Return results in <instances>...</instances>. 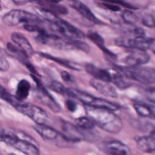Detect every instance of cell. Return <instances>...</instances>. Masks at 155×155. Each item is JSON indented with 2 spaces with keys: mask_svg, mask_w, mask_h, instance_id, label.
<instances>
[{
  "mask_svg": "<svg viewBox=\"0 0 155 155\" xmlns=\"http://www.w3.org/2000/svg\"><path fill=\"white\" fill-rule=\"evenodd\" d=\"M65 105H66L67 108L69 111L71 112H75L77 109V104L76 101H73L72 99L67 100L66 102H65Z\"/></svg>",
  "mask_w": 155,
  "mask_h": 155,
  "instance_id": "33",
  "label": "cell"
},
{
  "mask_svg": "<svg viewBox=\"0 0 155 155\" xmlns=\"http://www.w3.org/2000/svg\"><path fill=\"white\" fill-rule=\"evenodd\" d=\"M101 6H103V7L105 8L108 9V10L113 11V12H120V11L121 10V8L118 5L113 4V3L102 2V3H101Z\"/></svg>",
  "mask_w": 155,
  "mask_h": 155,
  "instance_id": "32",
  "label": "cell"
},
{
  "mask_svg": "<svg viewBox=\"0 0 155 155\" xmlns=\"http://www.w3.org/2000/svg\"><path fill=\"white\" fill-rule=\"evenodd\" d=\"M148 49L151 50L155 54V39L149 38V42H148Z\"/></svg>",
  "mask_w": 155,
  "mask_h": 155,
  "instance_id": "36",
  "label": "cell"
},
{
  "mask_svg": "<svg viewBox=\"0 0 155 155\" xmlns=\"http://www.w3.org/2000/svg\"><path fill=\"white\" fill-rule=\"evenodd\" d=\"M142 93L147 100L155 104V87L151 86V87L142 88Z\"/></svg>",
  "mask_w": 155,
  "mask_h": 155,
  "instance_id": "28",
  "label": "cell"
},
{
  "mask_svg": "<svg viewBox=\"0 0 155 155\" xmlns=\"http://www.w3.org/2000/svg\"><path fill=\"white\" fill-rule=\"evenodd\" d=\"M32 77H33V79L36 83V95L38 100H39L40 102H42V104L46 105L50 110H52L54 113H58V112L60 111V105L56 102L55 100L54 99V98L48 93V92L46 90V89H45V87L42 86V84L40 83V81L38 80L37 77H36V75L32 74Z\"/></svg>",
  "mask_w": 155,
  "mask_h": 155,
  "instance_id": "10",
  "label": "cell"
},
{
  "mask_svg": "<svg viewBox=\"0 0 155 155\" xmlns=\"http://www.w3.org/2000/svg\"><path fill=\"white\" fill-rule=\"evenodd\" d=\"M134 108L136 113L142 117H148L155 119V111L152 107L143 103H135Z\"/></svg>",
  "mask_w": 155,
  "mask_h": 155,
  "instance_id": "22",
  "label": "cell"
},
{
  "mask_svg": "<svg viewBox=\"0 0 155 155\" xmlns=\"http://www.w3.org/2000/svg\"><path fill=\"white\" fill-rule=\"evenodd\" d=\"M5 133V132L0 130V142H3V137H4Z\"/></svg>",
  "mask_w": 155,
  "mask_h": 155,
  "instance_id": "38",
  "label": "cell"
},
{
  "mask_svg": "<svg viewBox=\"0 0 155 155\" xmlns=\"http://www.w3.org/2000/svg\"><path fill=\"white\" fill-rule=\"evenodd\" d=\"M33 129L44 140L46 141L55 140L56 139H58V136L60 135L57 130L45 124H36V126L33 127Z\"/></svg>",
  "mask_w": 155,
  "mask_h": 155,
  "instance_id": "17",
  "label": "cell"
},
{
  "mask_svg": "<svg viewBox=\"0 0 155 155\" xmlns=\"http://www.w3.org/2000/svg\"><path fill=\"white\" fill-rule=\"evenodd\" d=\"M52 3H54V4H58L60 2H61V0H49Z\"/></svg>",
  "mask_w": 155,
  "mask_h": 155,
  "instance_id": "39",
  "label": "cell"
},
{
  "mask_svg": "<svg viewBox=\"0 0 155 155\" xmlns=\"http://www.w3.org/2000/svg\"><path fill=\"white\" fill-rule=\"evenodd\" d=\"M101 1L105 2L113 3V4L118 5L124 6V7L127 8H129V9H136V7H134V6L132 5L129 4V3L126 2L124 1V0H101Z\"/></svg>",
  "mask_w": 155,
  "mask_h": 155,
  "instance_id": "31",
  "label": "cell"
},
{
  "mask_svg": "<svg viewBox=\"0 0 155 155\" xmlns=\"http://www.w3.org/2000/svg\"><path fill=\"white\" fill-rule=\"evenodd\" d=\"M36 39L39 43L58 49L69 50L74 48L71 39L62 38L55 34H48V33H39Z\"/></svg>",
  "mask_w": 155,
  "mask_h": 155,
  "instance_id": "8",
  "label": "cell"
},
{
  "mask_svg": "<svg viewBox=\"0 0 155 155\" xmlns=\"http://www.w3.org/2000/svg\"><path fill=\"white\" fill-rule=\"evenodd\" d=\"M2 22L6 26L13 27L20 24H37L41 22V20L33 13L19 9H14L3 16Z\"/></svg>",
  "mask_w": 155,
  "mask_h": 155,
  "instance_id": "4",
  "label": "cell"
},
{
  "mask_svg": "<svg viewBox=\"0 0 155 155\" xmlns=\"http://www.w3.org/2000/svg\"><path fill=\"white\" fill-rule=\"evenodd\" d=\"M100 150L112 155H127L130 153L128 147L120 141H108L101 144Z\"/></svg>",
  "mask_w": 155,
  "mask_h": 155,
  "instance_id": "11",
  "label": "cell"
},
{
  "mask_svg": "<svg viewBox=\"0 0 155 155\" xmlns=\"http://www.w3.org/2000/svg\"><path fill=\"white\" fill-rule=\"evenodd\" d=\"M24 28L26 30L30 32H37L39 33H47L43 28H41L40 27L37 25L36 24H24Z\"/></svg>",
  "mask_w": 155,
  "mask_h": 155,
  "instance_id": "29",
  "label": "cell"
},
{
  "mask_svg": "<svg viewBox=\"0 0 155 155\" xmlns=\"http://www.w3.org/2000/svg\"><path fill=\"white\" fill-rule=\"evenodd\" d=\"M62 129L64 138L68 141H93L95 139V135L90 133L91 130H83L77 125H74L69 122H64Z\"/></svg>",
  "mask_w": 155,
  "mask_h": 155,
  "instance_id": "7",
  "label": "cell"
},
{
  "mask_svg": "<svg viewBox=\"0 0 155 155\" xmlns=\"http://www.w3.org/2000/svg\"><path fill=\"white\" fill-rule=\"evenodd\" d=\"M14 2L16 5H25L27 4V2H30V0H12Z\"/></svg>",
  "mask_w": 155,
  "mask_h": 155,
  "instance_id": "37",
  "label": "cell"
},
{
  "mask_svg": "<svg viewBox=\"0 0 155 155\" xmlns=\"http://www.w3.org/2000/svg\"><path fill=\"white\" fill-rule=\"evenodd\" d=\"M68 3L70 5L79 12L82 16L84 17L86 19L91 22L96 24H102L101 20L98 19L95 15L92 12V11L88 8L87 5L82 2L80 0H68Z\"/></svg>",
  "mask_w": 155,
  "mask_h": 155,
  "instance_id": "12",
  "label": "cell"
},
{
  "mask_svg": "<svg viewBox=\"0 0 155 155\" xmlns=\"http://www.w3.org/2000/svg\"><path fill=\"white\" fill-rule=\"evenodd\" d=\"M85 68H86V72L89 74H90L91 76H92L95 79L102 80V81L108 82V83L112 82L111 74H110V72H109V71L103 69H100V68H97V67L92 64H86Z\"/></svg>",
  "mask_w": 155,
  "mask_h": 155,
  "instance_id": "16",
  "label": "cell"
},
{
  "mask_svg": "<svg viewBox=\"0 0 155 155\" xmlns=\"http://www.w3.org/2000/svg\"><path fill=\"white\" fill-rule=\"evenodd\" d=\"M76 124L79 127L86 130H92V129H94L95 125L89 117H81L77 118L76 119Z\"/></svg>",
  "mask_w": 155,
  "mask_h": 155,
  "instance_id": "26",
  "label": "cell"
},
{
  "mask_svg": "<svg viewBox=\"0 0 155 155\" xmlns=\"http://www.w3.org/2000/svg\"><path fill=\"white\" fill-rule=\"evenodd\" d=\"M38 54H39V55H40L41 57H43V58H45L48 59V60L53 61L56 62V63L60 64L61 65L66 67V68H69V69L75 70V71H78L79 70V68H78V66H77V64L73 63V62L70 61H68V60L59 58L54 57V56L51 55V54H47V53L38 52Z\"/></svg>",
  "mask_w": 155,
  "mask_h": 155,
  "instance_id": "24",
  "label": "cell"
},
{
  "mask_svg": "<svg viewBox=\"0 0 155 155\" xmlns=\"http://www.w3.org/2000/svg\"><path fill=\"white\" fill-rule=\"evenodd\" d=\"M9 62L2 56H0V71H7L9 69Z\"/></svg>",
  "mask_w": 155,
  "mask_h": 155,
  "instance_id": "35",
  "label": "cell"
},
{
  "mask_svg": "<svg viewBox=\"0 0 155 155\" xmlns=\"http://www.w3.org/2000/svg\"><path fill=\"white\" fill-rule=\"evenodd\" d=\"M136 145L139 151L144 153H155V137L145 136L138 138Z\"/></svg>",
  "mask_w": 155,
  "mask_h": 155,
  "instance_id": "18",
  "label": "cell"
},
{
  "mask_svg": "<svg viewBox=\"0 0 155 155\" xmlns=\"http://www.w3.org/2000/svg\"><path fill=\"white\" fill-rule=\"evenodd\" d=\"M3 142L25 154H39V148L36 145H33L31 142H29V141L25 140V139H19L12 133L5 132L4 137H3Z\"/></svg>",
  "mask_w": 155,
  "mask_h": 155,
  "instance_id": "6",
  "label": "cell"
},
{
  "mask_svg": "<svg viewBox=\"0 0 155 155\" xmlns=\"http://www.w3.org/2000/svg\"><path fill=\"white\" fill-rule=\"evenodd\" d=\"M110 74H111L112 82L120 89H124L132 86V83L128 80L130 79L127 78L119 69L114 70V71L110 72Z\"/></svg>",
  "mask_w": 155,
  "mask_h": 155,
  "instance_id": "19",
  "label": "cell"
},
{
  "mask_svg": "<svg viewBox=\"0 0 155 155\" xmlns=\"http://www.w3.org/2000/svg\"><path fill=\"white\" fill-rule=\"evenodd\" d=\"M6 48L8 51V52L12 54L13 57H15V58L18 59V61L21 62V63L24 64V65L27 63H28V56L24 52V51L21 49L18 45H15L13 44L10 43V42H8L7 45H6Z\"/></svg>",
  "mask_w": 155,
  "mask_h": 155,
  "instance_id": "20",
  "label": "cell"
},
{
  "mask_svg": "<svg viewBox=\"0 0 155 155\" xmlns=\"http://www.w3.org/2000/svg\"><path fill=\"white\" fill-rule=\"evenodd\" d=\"M68 97L79 99L85 105L87 106L104 107V108L110 109V110H114V111L120 109V106L118 104H117V103L107 101V100L104 99V98L92 96V95H89V94L86 93V92H82V91L80 90H74V89H69Z\"/></svg>",
  "mask_w": 155,
  "mask_h": 155,
  "instance_id": "3",
  "label": "cell"
},
{
  "mask_svg": "<svg viewBox=\"0 0 155 155\" xmlns=\"http://www.w3.org/2000/svg\"><path fill=\"white\" fill-rule=\"evenodd\" d=\"M86 113L95 125L112 134H117L124 127L123 121L114 110L104 107L86 105Z\"/></svg>",
  "mask_w": 155,
  "mask_h": 155,
  "instance_id": "1",
  "label": "cell"
},
{
  "mask_svg": "<svg viewBox=\"0 0 155 155\" xmlns=\"http://www.w3.org/2000/svg\"><path fill=\"white\" fill-rule=\"evenodd\" d=\"M51 30L61 33L68 39H83L85 35L83 32L68 21L58 18L54 22L50 23Z\"/></svg>",
  "mask_w": 155,
  "mask_h": 155,
  "instance_id": "9",
  "label": "cell"
},
{
  "mask_svg": "<svg viewBox=\"0 0 155 155\" xmlns=\"http://www.w3.org/2000/svg\"><path fill=\"white\" fill-rule=\"evenodd\" d=\"M15 108L23 114L30 117L36 124H45L49 117L46 112L41 107L29 103H21L20 101Z\"/></svg>",
  "mask_w": 155,
  "mask_h": 155,
  "instance_id": "5",
  "label": "cell"
},
{
  "mask_svg": "<svg viewBox=\"0 0 155 155\" xmlns=\"http://www.w3.org/2000/svg\"><path fill=\"white\" fill-rule=\"evenodd\" d=\"M88 37L91 39L92 42H93L95 45H98L104 53L108 54L109 56H113L114 57V54L112 53V51H110L108 48H107V47L105 46V44H104V40L102 38V36H100L97 32H89L88 33Z\"/></svg>",
  "mask_w": 155,
  "mask_h": 155,
  "instance_id": "23",
  "label": "cell"
},
{
  "mask_svg": "<svg viewBox=\"0 0 155 155\" xmlns=\"http://www.w3.org/2000/svg\"><path fill=\"white\" fill-rule=\"evenodd\" d=\"M30 90V83L26 80H21L17 86L15 97L20 101H24L28 97Z\"/></svg>",
  "mask_w": 155,
  "mask_h": 155,
  "instance_id": "21",
  "label": "cell"
},
{
  "mask_svg": "<svg viewBox=\"0 0 155 155\" xmlns=\"http://www.w3.org/2000/svg\"><path fill=\"white\" fill-rule=\"evenodd\" d=\"M48 87L50 89L53 90L57 93L61 94L63 95H67L68 96V92H69V89H67L62 83L59 82L55 81V80H48L47 82Z\"/></svg>",
  "mask_w": 155,
  "mask_h": 155,
  "instance_id": "25",
  "label": "cell"
},
{
  "mask_svg": "<svg viewBox=\"0 0 155 155\" xmlns=\"http://www.w3.org/2000/svg\"><path fill=\"white\" fill-rule=\"evenodd\" d=\"M142 24L145 27L154 28L155 27V18L151 15H145L142 18Z\"/></svg>",
  "mask_w": 155,
  "mask_h": 155,
  "instance_id": "30",
  "label": "cell"
},
{
  "mask_svg": "<svg viewBox=\"0 0 155 155\" xmlns=\"http://www.w3.org/2000/svg\"><path fill=\"white\" fill-rule=\"evenodd\" d=\"M122 18L124 21V22H126L128 24H130V25L136 24L138 21V20H139L138 15L135 12H133V11L130 10L129 8L123 12Z\"/></svg>",
  "mask_w": 155,
  "mask_h": 155,
  "instance_id": "27",
  "label": "cell"
},
{
  "mask_svg": "<svg viewBox=\"0 0 155 155\" xmlns=\"http://www.w3.org/2000/svg\"><path fill=\"white\" fill-rule=\"evenodd\" d=\"M118 69L130 80L145 85L155 83V68L149 67H120Z\"/></svg>",
  "mask_w": 155,
  "mask_h": 155,
  "instance_id": "2",
  "label": "cell"
},
{
  "mask_svg": "<svg viewBox=\"0 0 155 155\" xmlns=\"http://www.w3.org/2000/svg\"><path fill=\"white\" fill-rule=\"evenodd\" d=\"M30 2H36V3H39V4H40L41 0H30Z\"/></svg>",
  "mask_w": 155,
  "mask_h": 155,
  "instance_id": "40",
  "label": "cell"
},
{
  "mask_svg": "<svg viewBox=\"0 0 155 155\" xmlns=\"http://www.w3.org/2000/svg\"><path fill=\"white\" fill-rule=\"evenodd\" d=\"M0 8H1V6H0Z\"/></svg>",
  "mask_w": 155,
  "mask_h": 155,
  "instance_id": "41",
  "label": "cell"
},
{
  "mask_svg": "<svg viewBox=\"0 0 155 155\" xmlns=\"http://www.w3.org/2000/svg\"><path fill=\"white\" fill-rule=\"evenodd\" d=\"M133 50V51L126 58V64L130 66H142L150 61V56L145 50Z\"/></svg>",
  "mask_w": 155,
  "mask_h": 155,
  "instance_id": "13",
  "label": "cell"
},
{
  "mask_svg": "<svg viewBox=\"0 0 155 155\" xmlns=\"http://www.w3.org/2000/svg\"><path fill=\"white\" fill-rule=\"evenodd\" d=\"M61 78L66 83H73L75 80L74 76L71 75L69 72L66 71L61 72Z\"/></svg>",
  "mask_w": 155,
  "mask_h": 155,
  "instance_id": "34",
  "label": "cell"
},
{
  "mask_svg": "<svg viewBox=\"0 0 155 155\" xmlns=\"http://www.w3.org/2000/svg\"><path fill=\"white\" fill-rule=\"evenodd\" d=\"M90 84L95 90L105 96L113 98H117L118 97V93L116 89L108 82L93 79L90 81Z\"/></svg>",
  "mask_w": 155,
  "mask_h": 155,
  "instance_id": "14",
  "label": "cell"
},
{
  "mask_svg": "<svg viewBox=\"0 0 155 155\" xmlns=\"http://www.w3.org/2000/svg\"><path fill=\"white\" fill-rule=\"evenodd\" d=\"M11 38H12V40L13 41L14 43L18 45L22 51H24V52L28 57H30L35 53L31 44L29 42L27 38L23 36L22 34L15 32V33H12Z\"/></svg>",
  "mask_w": 155,
  "mask_h": 155,
  "instance_id": "15",
  "label": "cell"
}]
</instances>
